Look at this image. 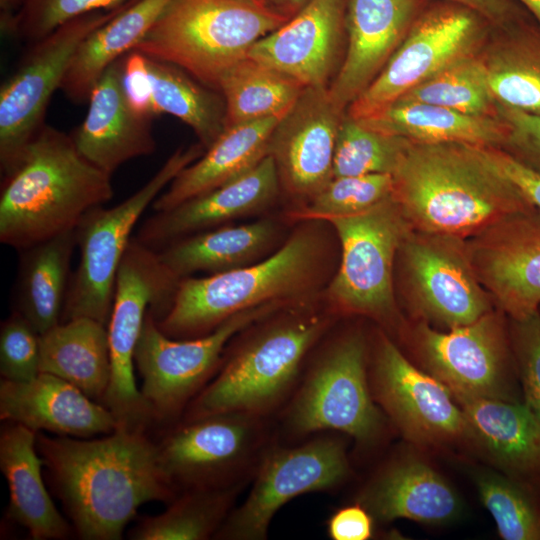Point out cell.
<instances>
[{"mask_svg":"<svg viewBox=\"0 0 540 540\" xmlns=\"http://www.w3.org/2000/svg\"><path fill=\"white\" fill-rule=\"evenodd\" d=\"M375 519L354 501L335 510L326 521V533L332 540H368L374 534Z\"/></svg>","mask_w":540,"mask_h":540,"instance_id":"cell-48","label":"cell"},{"mask_svg":"<svg viewBox=\"0 0 540 540\" xmlns=\"http://www.w3.org/2000/svg\"><path fill=\"white\" fill-rule=\"evenodd\" d=\"M457 403L464 413L470 447L509 476L540 478V419L524 401L469 398Z\"/></svg>","mask_w":540,"mask_h":540,"instance_id":"cell-27","label":"cell"},{"mask_svg":"<svg viewBox=\"0 0 540 540\" xmlns=\"http://www.w3.org/2000/svg\"><path fill=\"white\" fill-rule=\"evenodd\" d=\"M282 117L225 128L212 145L185 167L154 200L153 210H170L254 168L269 154L272 133Z\"/></svg>","mask_w":540,"mask_h":540,"instance_id":"cell-29","label":"cell"},{"mask_svg":"<svg viewBox=\"0 0 540 540\" xmlns=\"http://www.w3.org/2000/svg\"><path fill=\"white\" fill-rule=\"evenodd\" d=\"M135 0H20L1 30L31 44L84 14L112 9Z\"/></svg>","mask_w":540,"mask_h":540,"instance_id":"cell-43","label":"cell"},{"mask_svg":"<svg viewBox=\"0 0 540 540\" xmlns=\"http://www.w3.org/2000/svg\"><path fill=\"white\" fill-rule=\"evenodd\" d=\"M36 434L13 422L1 427L0 468L9 489L6 516L33 540L66 539L75 532L44 485V462L36 448Z\"/></svg>","mask_w":540,"mask_h":540,"instance_id":"cell-28","label":"cell"},{"mask_svg":"<svg viewBox=\"0 0 540 540\" xmlns=\"http://www.w3.org/2000/svg\"><path fill=\"white\" fill-rule=\"evenodd\" d=\"M155 441L160 468L179 493L251 481L277 438L273 419L222 412L167 426Z\"/></svg>","mask_w":540,"mask_h":540,"instance_id":"cell-9","label":"cell"},{"mask_svg":"<svg viewBox=\"0 0 540 540\" xmlns=\"http://www.w3.org/2000/svg\"><path fill=\"white\" fill-rule=\"evenodd\" d=\"M327 221L342 246L341 264L328 289L333 306L403 333L392 273L395 256L412 228L393 195L361 213Z\"/></svg>","mask_w":540,"mask_h":540,"instance_id":"cell-14","label":"cell"},{"mask_svg":"<svg viewBox=\"0 0 540 540\" xmlns=\"http://www.w3.org/2000/svg\"><path fill=\"white\" fill-rule=\"evenodd\" d=\"M399 99L434 104L470 115L498 116L484 59L474 53L452 62Z\"/></svg>","mask_w":540,"mask_h":540,"instance_id":"cell-39","label":"cell"},{"mask_svg":"<svg viewBox=\"0 0 540 540\" xmlns=\"http://www.w3.org/2000/svg\"><path fill=\"white\" fill-rule=\"evenodd\" d=\"M496 104L497 114L507 126V138L500 148L540 173V115Z\"/></svg>","mask_w":540,"mask_h":540,"instance_id":"cell-46","label":"cell"},{"mask_svg":"<svg viewBox=\"0 0 540 540\" xmlns=\"http://www.w3.org/2000/svg\"><path fill=\"white\" fill-rule=\"evenodd\" d=\"M275 234V225L269 220L224 226L179 239L158 254L178 279L196 272L220 273L252 264L266 251Z\"/></svg>","mask_w":540,"mask_h":540,"instance_id":"cell-34","label":"cell"},{"mask_svg":"<svg viewBox=\"0 0 540 540\" xmlns=\"http://www.w3.org/2000/svg\"><path fill=\"white\" fill-rule=\"evenodd\" d=\"M474 482L504 540H540V503L528 480L503 472H477Z\"/></svg>","mask_w":540,"mask_h":540,"instance_id":"cell-40","label":"cell"},{"mask_svg":"<svg viewBox=\"0 0 540 540\" xmlns=\"http://www.w3.org/2000/svg\"><path fill=\"white\" fill-rule=\"evenodd\" d=\"M328 88L306 87L275 127L269 144L280 183L312 199L333 178L337 136L345 117Z\"/></svg>","mask_w":540,"mask_h":540,"instance_id":"cell-20","label":"cell"},{"mask_svg":"<svg viewBox=\"0 0 540 540\" xmlns=\"http://www.w3.org/2000/svg\"><path fill=\"white\" fill-rule=\"evenodd\" d=\"M40 373V334L17 310L1 323L0 375L29 381Z\"/></svg>","mask_w":540,"mask_h":540,"instance_id":"cell-44","label":"cell"},{"mask_svg":"<svg viewBox=\"0 0 540 540\" xmlns=\"http://www.w3.org/2000/svg\"><path fill=\"white\" fill-rule=\"evenodd\" d=\"M497 21L509 20L515 16V9L507 0H452Z\"/></svg>","mask_w":540,"mask_h":540,"instance_id":"cell-50","label":"cell"},{"mask_svg":"<svg viewBox=\"0 0 540 540\" xmlns=\"http://www.w3.org/2000/svg\"><path fill=\"white\" fill-rule=\"evenodd\" d=\"M201 144L178 148L135 193L116 206L89 210L75 228L80 259L71 275L61 322L78 317L108 324L116 276L132 232L149 205L203 153Z\"/></svg>","mask_w":540,"mask_h":540,"instance_id":"cell-8","label":"cell"},{"mask_svg":"<svg viewBox=\"0 0 540 540\" xmlns=\"http://www.w3.org/2000/svg\"><path fill=\"white\" fill-rule=\"evenodd\" d=\"M252 1L262 4V5L273 7L271 4V0H252Z\"/></svg>","mask_w":540,"mask_h":540,"instance_id":"cell-54","label":"cell"},{"mask_svg":"<svg viewBox=\"0 0 540 540\" xmlns=\"http://www.w3.org/2000/svg\"><path fill=\"white\" fill-rule=\"evenodd\" d=\"M280 180L267 155L245 174L167 211L156 212L136 238L160 251L171 243L267 206L277 195Z\"/></svg>","mask_w":540,"mask_h":540,"instance_id":"cell-25","label":"cell"},{"mask_svg":"<svg viewBox=\"0 0 540 540\" xmlns=\"http://www.w3.org/2000/svg\"><path fill=\"white\" fill-rule=\"evenodd\" d=\"M421 369L438 379L455 400L492 398L523 401L509 328L501 311L438 331L421 320L404 329Z\"/></svg>","mask_w":540,"mask_h":540,"instance_id":"cell-12","label":"cell"},{"mask_svg":"<svg viewBox=\"0 0 540 540\" xmlns=\"http://www.w3.org/2000/svg\"><path fill=\"white\" fill-rule=\"evenodd\" d=\"M76 246L72 229L20 251L14 309L39 334L61 322Z\"/></svg>","mask_w":540,"mask_h":540,"instance_id":"cell-33","label":"cell"},{"mask_svg":"<svg viewBox=\"0 0 540 540\" xmlns=\"http://www.w3.org/2000/svg\"><path fill=\"white\" fill-rule=\"evenodd\" d=\"M251 481L184 490L156 516H145L130 530L133 540H207L215 537Z\"/></svg>","mask_w":540,"mask_h":540,"instance_id":"cell-35","label":"cell"},{"mask_svg":"<svg viewBox=\"0 0 540 540\" xmlns=\"http://www.w3.org/2000/svg\"><path fill=\"white\" fill-rule=\"evenodd\" d=\"M179 280L157 251L132 238L116 276L107 324L111 374L101 402L114 415L118 427L148 431L152 424L136 385L134 353L147 311L160 319L171 304Z\"/></svg>","mask_w":540,"mask_h":540,"instance_id":"cell-11","label":"cell"},{"mask_svg":"<svg viewBox=\"0 0 540 540\" xmlns=\"http://www.w3.org/2000/svg\"><path fill=\"white\" fill-rule=\"evenodd\" d=\"M368 377L374 401L407 441L430 449L469 446L464 413L450 390L384 332L369 353Z\"/></svg>","mask_w":540,"mask_h":540,"instance_id":"cell-16","label":"cell"},{"mask_svg":"<svg viewBox=\"0 0 540 540\" xmlns=\"http://www.w3.org/2000/svg\"><path fill=\"white\" fill-rule=\"evenodd\" d=\"M399 252L423 321L451 329L493 310L490 295L470 265L466 240L411 230Z\"/></svg>","mask_w":540,"mask_h":540,"instance_id":"cell-18","label":"cell"},{"mask_svg":"<svg viewBox=\"0 0 540 540\" xmlns=\"http://www.w3.org/2000/svg\"><path fill=\"white\" fill-rule=\"evenodd\" d=\"M411 141L371 129L345 115L333 163L335 177L394 174Z\"/></svg>","mask_w":540,"mask_h":540,"instance_id":"cell-41","label":"cell"},{"mask_svg":"<svg viewBox=\"0 0 540 540\" xmlns=\"http://www.w3.org/2000/svg\"><path fill=\"white\" fill-rule=\"evenodd\" d=\"M154 116L169 114L191 127L207 149L225 129L222 94L182 69L147 57Z\"/></svg>","mask_w":540,"mask_h":540,"instance_id":"cell-37","label":"cell"},{"mask_svg":"<svg viewBox=\"0 0 540 540\" xmlns=\"http://www.w3.org/2000/svg\"><path fill=\"white\" fill-rule=\"evenodd\" d=\"M470 265L499 311L523 320L540 309V211L507 217L466 240Z\"/></svg>","mask_w":540,"mask_h":540,"instance_id":"cell-19","label":"cell"},{"mask_svg":"<svg viewBox=\"0 0 540 540\" xmlns=\"http://www.w3.org/2000/svg\"><path fill=\"white\" fill-rule=\"evenodd\" d=\"M310 0H271L272 6L282 14L291 18Z\"/></svg>","mask_w":540,"mask_h":540,"instance_id":"cell-51","label":"cell"},{"mask_svg":"<svg viewBox=\"0 0 540 540\" xmlns=\"http://www.w3.org/2000/svg\"><path fill=\"white\" fill-rule=\"evenodd\" d=\"M319 254L317 238L302 230L258 263L201 278H181L157 325L173 339L194 338L212 332L238 312L284 302L312 284Z\"/></svg>","mask_w":540,"mask_h":540,"instance_id":"cell-7","label":"cell"},{"mask_svg":"<svg viewBox=\"0 0 540 540\" xmlns=\"http://www.w3.org/2000/svg\"><path fill=\"white\" fill-rule=\"evenodd\" d=\"M350 476L347 445L339 433H319L296 443L276 438L263 453L246 498L233 508L214 539L264 540L273 517L290 500L332 492Z\"/></svg>","mask_w":540,"mask_h":540,"instance_id":"cell-13","label":"cell"},{"mask_svg":"<svg viewBox=\"0 0 540 540\" xmlns=\"http://www.w3.org/2000/svg\"><path fill=\"white\" fill-rule=\"evenodd\" d=\"M490 90L501 105L540 115V27L520 23L484 58Z\"/></svg>","mask_w":540,"mask_h":540,"instance_id":"cell-38","label":"cell"},{"mask_svg":"<svg viewBox=\"0 0 540 540\" xmlns=\"http://www.w3.org/2000/svg\"><path fill=\"white\" fill-rule=\"evenodd\" d=\"M329 325L327 316L297 311L254 327L230 353L224 351L216 374L181 419L222 412L276 418L294 392L310 350Z\"/></svg>","mask_w":540,"mask_h":540,"instance_id":"cell-4","label":"cell"},{"mask_svg":"<svg viewBox=\"0 0 540 540\" xmlns=\"http://www.w3.org/2000/svg\"><path fill=\"white\" fill-rule=\"evenodd\" d=\"M358 121L371 129L414 143L457 142L502 147L507 138V126L499 116L470 115L401 99Z\"/></svg>","mask_w":540,"mask_h":540,"instance_id":"cell-30","label":"cell"},{"mask_svg":"<svg viewBox=\"0 0 540 540\" xmlns=\"http://www.w3.org/2000/svg\"><path fill=\"white\" fill-rule=\"evenodd\" d=\"M289 19L252 0H172L133 50L218 91L223 75Z\"/></svg>","mask_w":540,"mask_h":540,"instance_id":"cell-6","label":"cell"},{"mask_svg":"<svg viewBox=\"0 0 540 540\" xmlns=\"http://www.w3.org/2000/svg\"><path fill=\"white\" fill-rule=\"evenodd\" d=\"M368 363L362 331L351 330L329 341L303 370L276 416L277 440L296 443L334 432L349 436L361 450L377 446L389 421L373 399Z\"/></svg>","mask_w":540,"mask_h":540,"instance_id":"cell-5","label":"cell"},{"mask_svg":"<svg viewBox=\"0 0 540 540\" xmlns=\"http://www.w3.org/2000/svg\"><path fill=\"white\" fill-rule=\"evenodd\" d=\"M171 1L136 0L92 31L77 48L62 82L66 97L87 101L106 69L135 48Z\"/></svg>","mask_w":540,"mask_h":540,"instance_id":"cell-32","label":"cell"},{"mask_svg":"<svg viewBox=\"0 0 540 540\" xmlns=\"http://www.w3.org/2000/svg\"><path fill=\"white\" fill-rule=\"evenodd\" d=\"M122 82L127 100L140 115L153 118L147 57L132 50L122 58Z\"/></svg>","mask_w":540,"mask_h":540,"instance_id":"cell-47","label":"cell"},{"mask_svg":"<svg viewBox=\"0 0 540 540\" xmlns=\"http://www.w3.org/2000/svg\"><path fill=\"white\" fill-rule=\"evenodd\" d=\"M511 346L524 403L540 419V309L523 320H510Z\"/></svg>","mask_w":540,"mask_h":540,"instance_id":"cell-45","label":"cell"},{"mask_svg":"<svg viewBox=\"0 0 540 540\" xmlns=\"http://www.w3.org/2000/svg\"><path fill=\"white\" fill-rule=\"evenodd\" d=\"M122 58L102 74L88 97V110L71 135L78 151L112 175L124 163L156 150L151 118L129 104L122 82Z\"/></svg>","mask_w":540,"mask_h":540,"instance_id":"cell-24","label":"cell"},{"mask_svg":"<svg viewBox=\"0 0 540 540\" xmlns=\"http://www.w3.org/2000/svg\"><path fill=\"white\" fill-rule=\"evenodd\" d=\"M393 177V197L412 230L421 233L466 240L537 209L481 145L411 142Z\"/></svg>","mask_w":540,"mask_h":540,"instance_id":"cell-2","label":"cell"},{"mask_svg":"<svg viewBox=\"0 0 540 540\" xmlns=\"http://www.w3.org/2000/svg\"><path fill=\"white\" fill-rule=\"evenodd\" d=\"M483 149L500 172L540 211V173L500 147L483 146Z\"/></svg>","mask_w":540,"mask_h":540,"instance_id":"cell-49","label":"cell"},{"mask_svg":"<svg viewBox=\"0 0 540 540\" xmlns=\"http://www.w3.org/2000/svg\"><path fill=\"white\" fill-rule=\"evenodd\" d=\"M304 88L288 75L246 56L219 82L218 91L225 102V128L284 116Z\"/></svg>","mask_w":540,"mask_h":540,"instance_id":"cell-36","label":"cell"},{"mask_svg":"<svg viewBox=\"0 0 540 540\" xmlns=\"http://www.w3.org/2000/svg\"><path fill=\"white\" fill-rule=\"evenodd\" d=\"M41 372L66 380L101 403L111 374L107 326L78 317L40 334Z\"/></svg>","mask_w":540,"mask_h":540,"instance_id":"cell-31","label":"cell"},{"mask_svg":"<svg viewBox=\"0 0 540 540\" xmlns=\"http://www.w3.org/2000/svg\"><path fill=\"white\" fill-rule=\"evenodd\" d=\"M133 2L76 17L30 44L0 88L2 178L15 169L28 144L45 125L50 99L61 88L81 42Z\"/></svg>","mask_w":540,"mask_h":540,"instance_id":"cell-15","label":"cell"},{"mask_svg":"<svg viewBox=\"0 0 540 540\" xmlns=\"http://www.w3.org/2000/svg\"><path fill=\"white\" fill-rule=\"evenodd\" d=\"M354 501L375 521L407 519L443 524L454 519L461 501L451 484L432 465L413 456L394 457L380 465L361 486Z\"/></svg>","mask_w":540,"mask_h":540,"instance_id":"cell-26","label":"cell"},{"mask_svg":"<svg viewBox=\"0 0 540 540\" xmlns=\"http://www.w3.org/2000/svg\"><path fill=\"white\" fill-rule=\"evenodd\" d=\"M282 304L274 301L243 310L212 332L188 339L165 335L149 309L134 362L142 378L140 392L152 424L169 426L179 421L216 374L229 342L253 323L277 312Z\"/></svg>","mask_w":540,"mask_h":540,"instance_id":"cell-10","label":"cell"},{"mask_svg":"<svg viewBox=\"0 0 540 540\" xmlns=\"http://www.w3.org/2000/svg\"><path fill=\"white\" fill-rule=\"evenodd\" d=\"M347 5L348 0H310L281 27L254 44L247 56L305 88H328L342 64Z\"/></svg>","mask_w":540,"mask_h":540,"instance_id":"cell-21","label":"cell"},{"mask_svg":"<svg viewBox=\"0 0 540 540\" xmlns=\"http://www.w3.org/2000/svg\"><path fill=\"white\" fill-rule=\"evenodd\" d=\"M112 196L111 175L88 161L71 135L45 124L2 178L0 241L29 248L75 229Z\"/></svg>","mask_w":540,"mask_h":540,"instance_id":"cell-3","label":"cell"},{"mask_svg":"<svg viewBox=\"0 0 540 540\" xmlns=\"http://www.w3.org/2000/svg\"><path fill=\"white\" fill-rule=\"evenodd\" d=\"M20 0H0V22L9 18L16 10Z\"/></svg>","mask_w":540,"mask_h":540,"instance_id":"cell-52","label":"cell"},{"mask_svg":"<svg viewBox=\"0 0 540 540\" xmlns=\"http://www.w3.org/2000/svg\"><path fill=\"white\" fill-rule=\"evenodd\" d=\"M0 419L35 433L89 438L117 427L114 415L66 380L39 373L29 381H0Z\"/></svg>","mask_w":540,"mask_h":540,"instance_id":"cell-23","label":"cell"},{"mask_svg":"<svg viewBox=\"0 0 540 540\" xmlns=\"http://www.w3.org/2000/svg\"><path fill=\"white\" fill-rule=\"evenodd\" d=\"M534 17L536 23L540 27V0H518Z\"/></svg>","mask_w":540,"mask_h":540,"instance_id":"cell-53","label":"cell"},{"mask_svg":"<svg viewBox=\"0 0 540 540\" xmlns=\"http://www.w3.org/2000/svg\"><path fill=\"white\" fill-rule=\"evenodd\" d=\"M416 0H348L347 47L341 67L328 87L342 110L378 76L407 35Z\"/></svg>","mask_w":540,"mask_h":540,"instance_id":"cell-22","label":"cell"},{"mask_svg":"<svg viewBox=\"0 0 540 540\" xmlns=\"http://www.w3.org/2000/svg\"><path fill=\"white\" fill-rule=\"evenodd\" d=\"M393 190L392 174L335 177L298 215L328 220L358 214L392 196Z\"/></svg>","mask_w":540,"mask_h":540,"instance_id":"cell-42","label":"cell"},{"mask_svg":"<svg viewBox=\"0 0 540 540\" xmlns=\"http://www.w3.org/2000/svg\"><path fill=\"white\" fill-rule=\"evenodd\" d=\"M36 448L75 534L119 540L140 506L178 494L146 430L116 428L99 439L36 434Z\"/></svg>","mask_w":540,"mask_h":540,"instance_id":"cell-1","label":"cell"},{"mask_svg":"<svg viewBox=\"0 0 540 540\" xmlns=\"http://www.w3.org/2000/svg\"><path fill=\"white\" fill-rule=\"evenodd\" d=\"M479 40L468 9L442 8L411 25L402 43L371 84L347 107L346 116L368 118L443 68L473 54Z\"/></svg>","mask_w":540,"mask_h":540,"instance_id":"cell-17","label":"cell"}]
</instances>
